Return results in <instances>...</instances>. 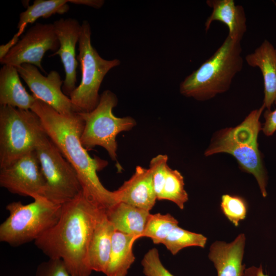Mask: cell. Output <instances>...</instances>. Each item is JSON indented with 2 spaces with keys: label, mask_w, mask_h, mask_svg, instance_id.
I'll use <instances>...</instances> for the list:
<instances>
[{
  "label": "cell",
  "mask_w": 276,
  "mask_h": 276,
  "mask_svg": "<svg viewBox=\"0 0 276 276\" xmlns=\"http://www.w3.org/2000/svg\"><path fill=\"white\" fill-rule=\"evenodd\" d=\"M31 110L40 118L48 137L76 171L84 195L105 211L118 203L114 191L106 189L97 175L107 161L91 157L81 143L84 122L79 114H60L37 98Z\"/></svg>",
  "instance_id": "6da1fadb"
},
{
  "label": "cell",
  "mask_w": 276,
  "mask_h": 276,
  "mask_svg": "<svg viewBox=\"0 0 276 276\" xmlns=\"http://www.w3.org/2000/svg\"><path fill=\"white\" fill-rule=\"evenodd\" d=\"M106 212L90 201L82 191L62 205L57 223L35 241L49 258L61 259L72 276H90L88 252L95 227Z\"/></svg>",
  "instance_id": "7a4b0ae2"
},
{
  "label": "cell",
  "mask_w": 276,
  "mask_h": 276,
  "mask_svg": "<svg viewBox=\"0 0 276 276\" xmlns=\"http://www.w3.org/2000/svg\"><path fill=\"white\" fill-rule=\"evenodd\" d=\"M264 109L262 105L251 111L238 125L216 131L204 155L227 153L233 156L241 170L254 176L262 196L266 197L268 176L258 141L262 127L260 118Z\"/></svg>",
  "instance_id": "3957f363"
},
{
  "label": "cell",
  "mask_w": 276,
  "mask_h": 276,
  "mask_svg": "<svg viewBox=\"0 0 276 276\" xmlns=\"http://www.w3.org/2000/svg\"><path fill=\"white\" fill-rule=\"evenodd\" d=\"M242 52L241 41L227 35L215 53L180 83V93L205 101L226 92L243 67Z\"/></svg>",
  "instance_id": "277c9868"
},
{
  "label": "cell",
  "mask_w": 276,
  "mask_h": 276,
  "mask_svg": "<svg viewBox=\"0 0 276 276\" xmlns=\"http://www.w3.org/2000/svg\"><path fill=\"white\" fill-rule=\"evenodd\" d=\"M62 205L44 197L30 203L12 202L6 209L9 215L0 225V241L18 246L35 241L59 220Z\"/></svg>",
  "instance_id": "5b68a950"
},
{
  "label": "cell",
  "mask_w": 276,
  "mask_h": 276,
  "mask_svg": "<svg viewBox=\"0 0 276 276\" xmlns=\"http://www.w3.org/2000/svg\"><path fill=\"white\" fill-rule=\"evenodd\" d=\"M46 134L38 116L31 109L0 107V169L35 151Z\"/></svg>",
  "instance_id": "8992f818"
},
{
  "label": "cell",
  "mask_w": 276,
  "mask_h": 276,
  "mask_svg": "<svg viewBox=\"0 0 276 276\" xmlns=\"http://www.w3.org/2000/svg\"><path fill=\"white\" fill-rule=\"evenodd\" d=\"M91 31L89 22L81 24L79 39V54L82 77L80 83L69 96L77 112H86L94 110L98 105L99 94L102 82L112 68L119 66L118 59L107 60L101 57L91 42Z\"/></svg>",
  "instance_id": "52a82bcc"
},
{
  "label": "cell",
  "mask_w": 276,
  "mask_h": 276,
  "mask_svg": "<svg viewBox=\"0 0 276 276\" xmlns=\"http://www.w3.org/2000/svg\"><path fill=\"white\" fill-rule=\"evenodd\" d=\"M118 102L116 95L106 90L100 95L97 106L92 111L78 112L84 122L80 141L82 146L89 150L101 146L107 152L111 160L117 161V136L123 131L131 130L136 125L131 117H117L113 109Z\"/></svg>",
  "instance_id": "ba28073f"
},
{
  "label": "cell",
  "mask_w": 276,
  "mask_h": 276,
  "mask_svg": "<svg viewBox=\"0 0 276 276\" xmlns=\"http://www.w3.org/2000/svg\"><path fill=\"white\" fill-rule=\"evenodd\" d=\"M35 152L46 181L45 198L62 205L82 191L76 171L47 134Z\"/></svg>",
  "instance_id": "9c48e42d"
},
{
  "label": "cell",
  "mask_w": 276,
  "mask_h": 276,
  "mask_svg": "<svg viewBox=\"0 0 276 276\" xmlns=\"http://www.w3.org/2000/svg\"><path fill=\"white\" fill-rule=\"evenodd\" d=\"M60 43L53 24L36 23L31 27L8 54L0 59L1 64L18 66L31 64L46 73L41 65L44 54L56 52Z\"/></svg>",
  "instance_id": "30bf717a"
},
{
  "label": "cell",
  "mask_w": 276,
  "mask_h": 276,
  "mask_svg": "<svg viewBox=\"0 0 276 276\" xmlns=\"http://www.w3.org/2000/svg\"><path fill=\"white\" fill-rule=\"evenodd\" d=\"M0 186L20 196L44 197L46 181L35 150L0 169Z\"/></svg>",
  "instance_id": "8fae6325"
},
{
  "label": "cell",
  "mask_w": 276,
  "mask_h": 276,
  "mask_svg": "<svg viewBox=\"0 0 276 276\" xmlns=\"http://www.w3.org/2000/svg\"><path fill=\"white\" fill-rule=\"evenodd\" d=\"M16 67L37 99L60 114L68 115L77 112L70 97L62 91L63 81L57 71H51L45 76L37 67L31 64L25 63Z\"/></svg>",
  "instance_id": "7c38bea8"
},
{
  "label": "cell",
  "mask_w": 276,
  "mask_h": 276,
  "mask_svg": "<svg viewBox=\"0 0 276 276\" xmlns=\"http://www.w3.org/2000/svg\"><path fill=\"white\" fill-rule=\"evenodd\" d=\"M53 24L60 46L50 56L58 55L60 57L65 73L62 89L64 94L69 97L77 87L78 61L76 47L79 42L81 24L73 18H61Z\"/></svg>",
  "instance_id": "4fadbf2b"
},
{
  "label": "cell",
  "mask_w": 276,
  "mask_h": 276,
  "mask_svg": "<svg viewBox=\"0 0 276 276\" xmlns=\"http://www.w3.org/2000/svg\"><path fill=\"white\" fill-rule=\"evenodd\" d=\"M114 193L117 202H124L150 211L157 200L151 170L136 166L132 176Z\"/></svg>",
  "instance_id": "5bb4252c"
},
{
  "label": "cell",
  "mask_w": 276,
  "mask_h": 276,
  "mask_svg": "<svg viewBox=\"0 0 276 276\" xmlns=\"http://www.w3.org/2000/svg\"><path fill=\"white\" fill-rule=\"evenodd\" d=\"M246 243L244 234H239L230 243L213 242L208 258L213 263L217 276H243L246 268L242 263Z\"/></svg>",
  "instance_id": "9a60e30c"
},
{
  "label": "cell",
  "mask_w": 276,
  "mask_h": 276,
  "mask_svg": "<svg viewBox=\"0 0 276 276\" xmlns=\"http://www.w3.org/2000/svg\"><path fill=\"white\" fill-rule=\"evenodd\" d=\"M247 64L260 69L263 79L264 99L266 109L276 105V52L275 48L265 39L255 51L245 57Z\"/></svg>",
  "instance_id": "2e32d148"
},
{
  "label": "cell",
  "mask_w": 276,
  "mask_h": 276,
  "mask_svg": "<svg viewBox=\"0 0 276 276\" xmlns=\"http://www.w3.org/2000/svg\"><path fill=\"white\" fill-rule=\"evenodd\" d=\"M206 3L212 11L205 22V31L213 22L219 21L227 27L228 36L241 41L247 30L244 8L236 5L234 0H208Z\"/></svg>",
  "instance_id": "e0dca14e"
},
{
  "label": "cell",
  "mask_w": 276,
  "mask_h": 276,
  "mask_svg": "<svg viewBox=\"0 0 276 276\" xmlns=\"http://www.w3.org/2000/svg\"><path fill=\"white\" fill-rule=\"evenodd\" d=\"M17 68L5 64L0 70V105L31 109L36 98L22 84Z\"/></svg>",
  "instance_id": "ac0fdd59"
},
{
  "label": "cell",
  "mask_w": 276,
  "mask_h": 276,
  "mask_svg": "<svg viewBox=\"0 0 276 276\" xmlns=\"http://www.w3.org/2000/svg\"><path fill=\"white\" fill-rule=\"evenodd\" d=\"M114 230L105 212L95 227L89 246L88 262L93 271L105 273L109 263L112 238Z\"/></svg>",
  "instance_id": "d6986e66"
},
{
  "label": "cell",
  "mask_w": 276,
  "mask_h": 276,
  "mask_svg": "<svg viewBox=\"0 0 276 276\" xmlns=\"http://www.w3.org/2000/svg\"><path fill=\"white\" fill-rule=\"evenodd\" d=\"M108 220L115 230L142 238L150 211L120 202L106 211Z\"/></svg>",
  "instance_id": "ffe728a7"
},
{
  "label": "cell",
  "mask_w": 276,
  "mask_h": 276,
  "mask_svg": "<svg viewBox=\"0 0 276 276\" xmlns=\"http://www.w3.org/2000/svg\"><path fill=\"white\" fill-rule=\"evenodd\" d=\"M135 236L114 230L106 276H126L135 261L132 247Z\"/></svg>",
  "instance_id": "44dd1931"
},
{
  "label": "cell",
  "mask_w": 276,
  "mask_h": 276,
  "mask_svg": "<svg viewBox=\"0 0 276 276\" xmlns=\"http://www.w3.org/2000/svg\"><path fill=\"white\" fill-rule=\"evenodd\" d=\"M70 0H35L33 4L20 13L17 24V33L21 34L29 24H32L40 17L47 18L55 14H62L70 9Z\"/></svg>",
  "instance_id": "7402d4cb"
},
{
  "label": "cell",
  "mask_w": 276,
  "mask_h": 276,
  "mask_svg": "<svg viewBox=\"0 0 276 276\" xmlns=\"http://www.w3.org/2000/svg\"><path fill=\"white\" fill-rule=\"evenodd\" d=\"M177 225L178 221L170 214H151L142 238H149L154 244H163L171 232Z\"/></svg>",
  "instance_id": "603a6c76"
},
{
  "label": "cell",
  "mask_w": 276,
  "mask_h": 276,
  "mask_svg": "<svg viewBox=\"0 0 276 276\" xmlns=\"http://www.w3.org/2000/svg\"><path fill=\"white\" fill-rule=\"evenodd\" d=\"M206 241V237L203 235L186 230L177 225L163 244L173 255H175L181 249L189 246L204 248Z\"/></svg>",
  "instance_id": "cb8c5ba5"
},
{
  "label": "cell",
  "mask_w": 276,
  "mask_h": 276,
  "mask_svg": "<svg viewBox=\"0 0 276 276\" xmlns=\"http://www.w3.org/2000/svg\"><path fill=\"white\" fill-rule=\"evenodd\" d=\"M168 200L174 202L181 210L189 200L187 192L185 189L184 178L177 170L169 166L164 188L159 200Z\"/></svg>",
  "instance_id": "d4e9b609"
},
{
  "label": "cell",
  "mask_w": 276,
  "mask_h": 276,
  "mask_svg": "<svg viewBox=\"0 0 276 276\" xmlns=\"http://www.w3.org/2000/svg\"><path fill=\"white\" fill-rule=\"evenodd\" d=\"M220 208L224 216L235 226L246 216L247 204L245 200L237 195L224 194L221 196Z\"/></svg>",
  "instance_id": "484cf974"
},
{
  "label": "cell",
  "mask_w": 276,
  "mask_h": 276,
  "mask_svg": "<svg viewBox=\"0 0 276 276\" xmlns=\"http://www.w3.org/2000/svg\"><path fill=\"white\" fill-rule=\"evenodd\" d=\"M168 156L166 154H158L151 159L149 169L152 174V181L157 199L161 196L166 178L167 169Z\"/></svg>",
  "instance_id": "4316f807"
},
{
  "label": "cell",
  "mask_w": 276,
  "mask_h": 276,
  "mask_svg": "<svg viewBox=\"0 0 276 276\" xmlns=\"http://www.w3.org/2000/svg\"><path fill=\"white\" fill-rule=\"evenodd\" d=\"M141 264L146 276H174L163 265L158 250L155 247L150 249L145 254Z\"/></svg>",
  "instance_id": "83f0119b"
},
{
  "label": "cell",
  "mask_w": 276,
  "mask_h": 276,
  "mask_svg": "<svg viewBox=\"0 0 276 276\" xmlns=\"http://www.w3.org/2000/svg\"><path fill=\"white\" fill-rule=\"evenodd\" d=\"M35 276H72L61 259L49 258L40 263Z\"/></svg>",
  "instance_id": "f1b7e54d"
},
{
  "label": "cell",
  "mask_w": 276,
  "mask_h": 276,
  "mask_svg": "<svg viewBox=\"0 0 276 276\" xmlns=\"http://www.w3.org/2000/svg\"><path fill=\"white\" fill-rule=\"evenodd\" d=\"M264 122L262 131L266 136H271L276 131V109L271 110L266 109L264 114Z\"/></svg>",
  "instance_id": "f546056e"
},
{
  "label": "cell",
  "mask_w": 276,
  "mask_h": 276,
  "mask_svg": "<svg viewBox=\"0 0 276 276\" xmlns=\"http://www.w3.org/2000/svg\"><path fill=\"white\" fill-rule=\"evenodd\" d=\"M19 35L16 33L7 43L0 46V59L4 58L19 40Z\"/></svg>",
  "instance_id": "4dcf8cb0"
},
{
  "label": "cell",
  "mask_w": 276,
  "mask_h": 276,
  "mask_svg": "<svg viewBox=\"0 0 276 276\" xmlns=\"http://www.w3.org/2000/svg\"><path fill=\"white\" fill-rule=\"evenodd\" d=\"M105 3L103 0H70V3L85 5L95 9H100Z\"/></svg>",
  "instance_id": "1f68e13d"
},
{
  "label": "cell",
  "mask_w": 276,
  "mask_h": 276,
  "mask_svg": "<svg viewBox=\"0 0 276 276\" xmlns=\"http://www.w3.org/2000/svg\"><path fill=\"white\" fill-rule=\"evenodd\" d=\"M243 276H268L264 272L263 267L260 265L259 267L251 266L246 268Z\"/></svg>",
  "instance_id": "d6a6232c"
},
{
  "label": "cell",
  "mask_w": 276,
  "mask_h": 276,
  "mask_svg": "<svg viewBox=\"0 0 276 276\" xmlns=\"http://www.w3.org/2000/svg\"><path fill=\"white\" fill-rule=\"evenodd\" d=\"M275 52H276V48H275Z\"/></svg>",
  "instance_id": "836d02e7"
}]
</instances>
